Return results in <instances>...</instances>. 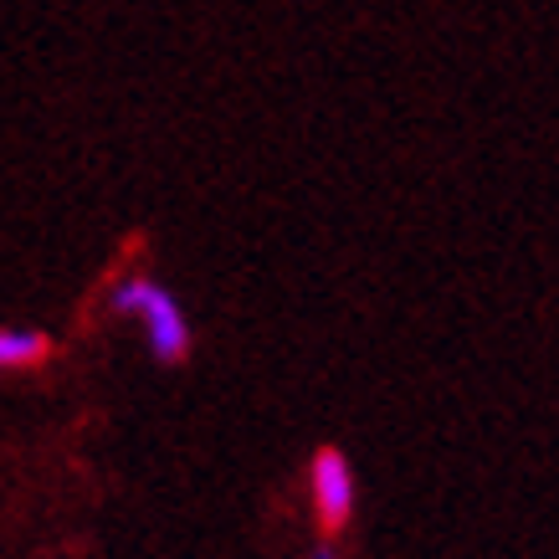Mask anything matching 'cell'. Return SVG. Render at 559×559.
I'll return each mask as SVG.
<instances>
[{"label":"cell","mask_w":559,"mask_h":559,"mask_svg":"<svg viewBox=\"0 0 559 559\" xmlns=\"http://www.w3.org/2000/svg\"><path fill=\"white\" fill-rule=\"evenodd\" d=\"M108 308L119 313V319H144V340H150V355L159 365H180L190 355V319L186 308L175 304V293L165 283H154V277H123Z\"/></svg>","instance_id":"obj_1"},{"label":"cell","mask_w":559,"mask_h":559,"mask_svg":"<svg viewBox=\"0 0 559 559\" xmlns=\"http://www.w3.org/2000/svg\"><path fill=\"white\" fill-rule=\"evenodd\" d=\"M313 503H319V519L329 528H340L355 509V477H349V462L340 447H323L313 457Z\"/></svg>","instance_id":"obj_2"},{"label":"cell","mask_w":559,"mask_h":559,"mask_svg":"<svg viewBox=\"0 0 559 559\" xmlns=\"http://www.w3.org/2000/svg\"><path fill=\"white\" fill-rule=\"evenodd\" d=\"M51 340L41 329H0V370H21V365H36L47 359Z\"/></svg>","instance_id":"obj_3"},{"label":"cell","mask_w":559,"mask_h":559,"mask_svg":"<svg viewBox=\"0 0 559 559\" xmlns=\"http://www.w3.org/2000/svg\"><path fill=\"white\" fill-rule=\"evenodd\" d=\"M313 559H334V555H329V549H319V555H313Z\"/></svg>","instance_id":"obj_4"}]
</instances>
